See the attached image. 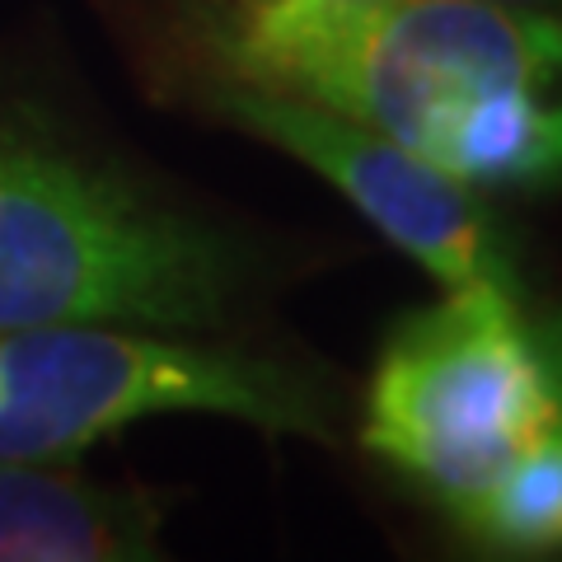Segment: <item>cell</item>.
<instances>
[{
	"label": "cell",
	"instance_id": "obj_1",
	"mask_svg": "<svg viewBox=\"0 0 562 562\" xmlns=\"http://www.w3.org/2000/svg\"><path fill=\"white\" fill-rule=\"evenodd\" d=\"M202 80L342 113L473 188L562 179V14L497 0H202Z\"/></svg>",
	"mask_w": 562,
	"mask_h": 562
},
{
	"label": "cell",
	"instance_id": "obj_2",
	"mask_svg": "<svg viewBox=\"0 0 562 562\" xmlns=\"http://www.w3.org/2000/svg\"><path fill=\"white\" fill-rule=\"evenodd\" d=\"M254 254L33 99L0 94V328L231 324Z\"/></svg>",
	"mask_w": 562,
	"mask_h": 562
},
{
	"label": "cell",
	"instance_id": "obj_3",
	"mask_svg": "<svg viewBox=\"0 0 562 562\" xmlns=\"http://www.w3.org/2000/svg\"><path fill=\"white\" fill-rule=\"evenodd\" d=\"M562 431V338L520 291L473 281L408 314L380 351L361 441L450 516L483 483Z\"/></svg>",
	"mask_w": 562,
	"mask_h": 562
},
{
	"label": "cell",
	"instance_id": "obj_4",
	"mask_svg": "<svg viewBox=\"0 0 562 562\" xmlns=\"http://www.w3.org/2000/svg\"><path fill=\"white\" fill-rule=\"evenodd\" d=\"M169 413L328 441L324 394L262 351L127 324L0 328V460H76Z\"/></svg>",
	"mask_w": 562,
	"mask_h": 562
},
{
	"label": "cell",
	"instance_id": "obj_5",
	"mask_svg": "<svg viewBox=\"0 0 562 562\" xmlns=\"http://www.w3.org/2000/svg\"><path fill=\"white\" fill-rule=\"evenodd\" d=\"M198 94L221 122L286 150L291 160L328 179L384 239L417 258L431 277H441V286L492 281V286L520 291L512 258L473 198V183L319 103L225 80H202Z\"/></svg>",
	"mask_w": 562,
	"mask_h": 562
},
{
	"label": "cell",
	"instance_id": "obj_6",
	"mask_svg": "<svg viewBox=\"0 0 562 562\" xmlns=\"http://www.w3.org/2000/svg\"><path fill=\"white\" fill-rule=\"evenodd\" d=\"M70 460H0V562L160 558L155 492L99 483Z\"/></svg>",
	"mask_w": 562,
	"mask_h": 562
},
{
	"label": "cell",
	"instance_id": "obj_7",
	"mask_svg": "<svg viewBox=\"0 0 562 562\" xmlns=\"http://www.w3.org/2000/svg\"><path fill=\"white\" fill-rule=\"evenodd\" d=\"M450 520L497 553H553L562 549V431L543 436L497 479L483 483Z\"/></svg>",
	"mask_w": 562,
	"mask_h": 562
},
{
	"label": "cell",
	"instance_id": "obj_8",
	"mask_svg": "<svg viewBox=\"0 0 562 562\" xmlns=\"http://www.w3.org/2000/svg\"><path fill=\"white\" fill-rule=\"evenodd\" d=\"M497 5H525V10H549V14H562V0H497Z\"/></svg>",
	"mask_w": 562,
	"mask_h": 562
}]
</instances>
